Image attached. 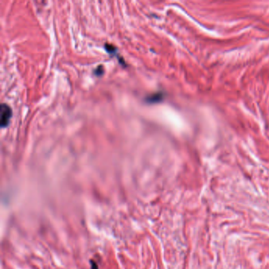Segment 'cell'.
I'll list each match as a JSON object with an SVG mask.
<instances>
[{
	"label": "cell",
	"instance_id": "obj_1",
	"mask_svg": "<svg viewBox=\"0 0 269 269\" xmlns=\"http://www.w3.org/2000/svg\"><path fill=\"white\" fill-rule=\"evenodd\" d=\"M11 118H12V110L10 107L6 103H2L0 107V126L2 128L7 127Z\"/></svg>",
	"mask_w": 269,
	"mask_h": 269
},
{
	"label": "cell",
	"instance_id": "obj_2",
	"mask_svg": "<svg viewBox=\"0 0 269 269\" xmlns=\"http://www.w3.org/2000/svg\"><path fill=\"white\" fill-rule=\"evenodd\" d=\"M91 264H92V269H98V267H97L96 264L94 261H91Z\"/></svg>",
	"mask_w": 269,
	"mask_h": 269
}]
</instances>
